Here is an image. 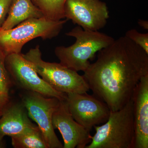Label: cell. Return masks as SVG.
<instances>
[{"label": "cell", "instance_id": "e0dca14e", "mask_svg": "<svg viewBox=\"0 0 148 148\" xmlns=\"http://www.w3.org/2000/svg\"><path fill=\"white\" fill-rule=\"evenodd\" d=\"M125 36L140 47L148 54V33L143 34L132 29L127 31Z\"/></svg>", "mask_w": 148, "mask_h": 148}, {"label": "cell", "instance_id": "7a4b0ae2", "mask_svg": "<svg viewBox=\"0 0 148 148\" xmlns=\"http://www.w3.org/2000/svg\"><path fill=\"white\" fill-rule=\"evenodd\" d=\"M66 34L75 38V42L67 47H57L54 50L55 54L60 64L77 72H84L90 64L89 60L115 40L104 33L84 30L78 26Z\"/></svg>", "mask_w": 148, "mask_h": 148}, {"label": "cell", "instance_id": "ac0fdd59", "mask_svg": "<svg viewBox=\"0 0 148 148\" xmlns=\"http://www.w3.org/2000/svg\"><path fill=\"white\" fill-rule=\"evenodd\" d=\"M12 0H0V28L8 13Z\"/></svg>", "mask_w": 148, "mask_h": 148}, {"label": "cell", "instance_id": "ba28073f", "mask_svg": "<svg viewBox=\"0 0 148 148\" xmlns=\"http://www.w3.org/2000/svg\"><path fill=\"white\" fill-rule=\"evenodd\" d=\"M69 112L74 119L88 131L106 123L110 110L108 106L95 95L87 92L66 94Z\"/></svg>", "mask_w": 148, "mask_h": 148}, {"label": "cell", "instance_id": "5bb4252c", "mask_svg": "<svg viewBox=\"0 0 148 148\" xmlns=\"http://www.w3.org/2000/svg\"><path fill=\"white\" fill-rule=\"evenodd\" d=\"M12 145L15 148H47L38 126L32 130L11 136Z\"/></svg>", "mask_w": 148, "mask_h": 148}, {"label": "cell", "instance_id": "3957f363", "mask_svg": "<svg viewBox=\"0 0 148 148\" xmlns=\"http://www.w3.org/2000/svg\"><path fill=\"white\" fill-rule=\"evenodd\" d=\"M95 135L85 148H134L135 134L132 99L121 109L110 111L108 120L94 126Z\"/></svg>", "mask_w": 148, "mask_h": 148}, {"label": "cell", "instance_id": "7c38bea8", "mask_svg": "<svg viewBox=\"0 0 148 148\" xmlns=\"http://www.w3.org/2000/svg\"><path fill=\"white\" fill-rule=\"evenodd\" d=\"M0 118V141L5 136L22 134L36 128L22 103L9 102L3 110Z\"/></svg>", "mask_w": 148, "mask_h": 148}, {"label": "cell", "instance_id": "8fae6325", "mask_svg": "<svg viewBox=\"0 0 148 148\" xmlns=\"http://www.w3.org/2000/svg\"><path fill=\"white\" fill-rule=\"evenodd\" d=\"M134 148H148V74L142 77L132 94Z\"/></svg>", "mask_w": 148, "mask_h": 148}, {"label": "cell", "instance_id": "52a82bcc", "mask_svg": "<svg viewBox=\"0 0 148 148\" xmlns=\"http://www.w3.org/2000/svg\"><path fill=\"white\" fill-rule=\"evenodd\" d=\"M5 64L11 80L18 87L48 97L66 100V94L55 90L40 77L21 53L7 56Z\"/></svg>", "mask_w": 148, "mask_h": 148}, {"label": "cell", "instance_id": "d6986e66", "mask_svg": "<svg viewBox=\"0 0 148 148\" xmlns=\"http://www.w3.org/2000/svg\"><path fill=\"white\" fill-rule=\"evenodd\" d=\"M138 24L140 27H142L143 29L148 30V21L147 20L139 19L138 21Z\"/></svg>", "mask_w": 148, "mask_h": 148}, {"label": "cell", "instance_id": "2e32d148", "mask_svg": "<svg viewBox=\"0 0 148 148\" xmlns=\"http://www.w3.org/2000/svg\"><path fill=\"white\" fill-rule=\"evenodd\" d=\"M5 57L0 50V116L9 102V91L12 83L6 67Z\"/></svg>", "mask_w": 148, "mask_h": 148}, {"label": "cell", "instance_id": "ffe728a7", "mask_svg": "<svg viewBox=\"0 0 148 148\" xmlns=\"http://www.w3.org/2000/svg\"><path fill=\"white\" fill-rule=\"evenodd\" d=\"M3 147V144L2 143V141H0V148H2Z\"/></svg>", "mask_w": 148, "mask_h": 148}, {"label": "cell", "instance_id": "277c9868", "mask_svg": "<svg viewBox=\"0 0 148 148\" xmlns=\"http://www.w3.org/2000/svg\"><path fill=\"white\" fill-rule=\"evenodd\" d=\"M68 20H52L45 16L29 18L12 29L0 30V50L6 56L20 53L24 45L34 39H51L58 36Z\"/></svg>", "mask_w": 148, "mask_h": 148}, {"label": "cell", "instance_id": "8992f818", "mask_svg": "<svg viewBox=\"0 0 148 148\" xmlns=\"http://www.w3.org/2000/svg\"><path fill=\"white\" fill-rule=\"evenodd\" d=\"M21 100L29 117L37 123L42 133L47 148H63L52 125L53 113L61 100L27 90Z\"/></svg>", "mask_w": 148, "mask_h": 148}, {"label": "cell", "instance_id": "30bf717a", "mask_svg": "<svg viewBox=\"0 0 148 148\" xmlns=\"http://www.w3.org/2000/svg\"><path fill=\"white\" fill-rule=\"evenodd\" d=\"M52 125L64 140V148H85L91 143L90 131L81 125L69 112L66 100H61L52 116Z\"/></svg>", "mask_w": 148, "mask_h": 148}, {"label": "cell", "instance_id": "9c48e42d", "mask_svg": "<svg viewBox=\"0 0 148 148\" xmlns=\"http://www.w3.org/2000/svg\"><path fill=\"white\" fill-rule=\"evenodd\" d=\"M64 11L65 18L88 31L103 29L109 18L107 4L101 0H66Z\"/></svg>", "mask_w": 148, "mask_h": 148}, {"label": "cell", "instance_id": "9a60e30c", "mask_svg": "<svg viewBox=\"0 0 148 148\" xmlns=\"http://www.w3.org/2000/svg\"><path fill=\"white\" fill-rule=\"evenodd\" d=\"M45 17L54 20L65 18L64 5L66 0H32Z\"/></svg>", "mask_w": 148, "mask_h": 148}, {"label": "cell", "instance_id": "5b68a950", "mask_svg": "<svg viewBox=\"0 0 148 148\" xmlns=\"http://www.w3.org/2000/svg\"><path fill=\"white\" fill-rule=\"evenodd\" d=\"M21 55L45 82L58 92L65 94L82 93L90 90L84 77L77 72L60 63L43 61L39 46Z\"/></svg>", "mask_w": 148, "mask_h": 148}, {"label": "cell", "instance_id": "4fadbf2b", "mask_svg": "<svg viewBox=\"0 0 148 148\" xmlns=\"http://www.w3.org/2000/svg\"><path fill=\"white\" fill-rule=\"evenodd\" d=\"M8 14L0 30H9L29 18L45 16L32 0H12Z\"/></svg>", "mask_w": 148, "mask_h": 148}, {"label": "cell", "instance_id": "6da1fadb", "mask_svg": "<svg viewBox=\"0 0 148 148\" xmlns=\"http://www.w3.org/2000/svg\"><path fill=\"white\" fill-rule=\"evenodd\" d=\"M83 76L93 95L110 111L122 108L142 77L148 74V54L127 37H121L98 52Z\"/></svg>", "mask_w": 148, "mask_h": 148}]
</instances>
